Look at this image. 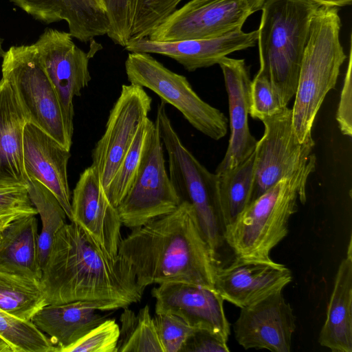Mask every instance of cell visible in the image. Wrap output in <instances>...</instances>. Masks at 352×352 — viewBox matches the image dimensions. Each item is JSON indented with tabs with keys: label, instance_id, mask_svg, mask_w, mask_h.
I'll return each instance as SVG.
<instances>
[{
	"label": "cell",
	"instance_id": "cell-26",
	"mask_svg": "<svg viewBox=\"0 0 352 352\" xmlns=\"http://www.w3.org/2000/svg\"><path fill=\"white\" fill-rule=\"evenodd\" d=\"M254 151L237 166L217 175L219 215L222 232L250 202L254 177Z\"/></svg>",
	"mask_w": 352,
	"mask_h": 352
},
{
	"label": "cell",
	"instance_id": "cell-31",
	"mask_svg": "<svg viewBox=\"0 0 352 352\" xmlns=\"http://www.w3.org/2000/svg\"><path fill=\"white\" fill-rule=\"evenodd\" d=\"M0 336L10 344L13 352H58L32 321L16 318L1 309Z\"/></svg>",
	"mask_w": 352,
	"mask_h": 352
},
{
	"label": "cell",
	"instance_id": "cell-11",
	"mask_svg": "<svg viewBox=\"0 0 352 352\" xmlns=\"http://www.w3.org/2000/svg\"><path fill=\"white\" fill-rule=\"evenodd\" d=\"M152 98L140 86L123 85L109 112L104 132L91 153L104 192L151 109Z\"/></svg>",
	"mask_w": 352,
	"mask_h": 352
},
{
	"label": "cell",
	"instance_id": "cell-38",
	"mask_svg": "<svg viewBox=\"0 0 352 352\" xmlns=\"http://www.w3.org/2000/svg\"><path fill=\"white\" fill-rule=\"evenodd\" d=\"M352 48L351 35L348 56L347 67L344 75L340 98L336 113V120L341 132L347 136L352 135Z\"/></svg>",
	"mask_w": 352,
	"mask_h": 352
},
{
	"label": "cell",
	"instance_id": "cell-42",
	"mask_svg": "<svg viewBox=\"0 0 352 352\" xmlns=\"http://www.w3.org/2000/svg\"><path fill=\"white\" fill-rule=\"evenodd\" d=\"M0 352H13L10 344L0 336Z\"/></svg>",
	"mask_w": 352,
	"mask_h": 352
},
{
	"label": "cell",
	"instance_id": "cell-40",
	"mask_svg": "<svg viewBox=\"0 0 352 352\" xmlns=\"http://www.w3.org/2000/svg\"><path fill=\"white\" fill-rule=\"evenodd\" d=\"M318 6L342 8L351 5L352 0H307Z\"/></svg>",
	"mask_w": 352,
	"mask_h": 352
},
{
	"label": "cell",
	"instance_id": "cell-19",
	"mask_svg": "<svg viewBox=\"0 0 352 352\" xmlns=\"http://www.w3.org/2000/svg\"><path fill=\"white\" fill-rule=\"evenodd\" d=\"M221 69L228 97L230 136L228 146L215 173L232 169L254 151L257 140L248 124L250 107V69L244 59L226 56L218 63Z\"/></svg>",
	"mask_w": 352,
	"mask_h": 352
},
{
	"label": "cell",
	"instance_id": "cell-39",
	"mask_svg": "<svg viewBox=\"0 0 352 352\" xmlns=\"http://www.w3.org/2000/svg\"><path fill=\"white\" fill-rule=\"evenodd\" d=\"M227 342L203 329L196 330L187 340L181 352H229Z\"/></svg>",
	"mask_w": 352,
	"mask_h": 352
},
{
	"label": "cell",
	"instance_id": "cell-1",
	"mask_svg": "<svg viewBox=\"0 0 352 352\" xmlns=\"http://www.w3.org/2000/svg\"><path fill=\"white\" fill-rule=\"evenodd\" d=\"M118 255L131 266L142 287L184 283L214 289L217 258L192 205L182 201L173 211L132 229Z\"/></svg>",
	"mask_w": 352,
	"mask_h": 352
},
{
	"label": "cell",
	"instance_id": "cell-25",
	"mask_svg": "<svg viewBox=\"0 0 352 352\" xmlns=\"http://www.w3.org/2000/svg\"><path fill=\"white\" fill-rule=\"evenodd\" d=\"M38 234L36 215L11 221L0 239V270L40 280Z\"/></svg>",
	"mask_w": 352,
	"mask_h": 352
},
{
	"label": "cell",
	"instance_id": "cell-45",
	"mask_svg": "<svg viewBox=\"0 0 352 352\" xmlns=\"http://www.w3.org/2000/svg\"></svg>",
	"mask_w": 352,
	"mask_h": 352
},
{
	"label": "cell",
	"instance_id": "cell-41",
	"mask_svg": "<svg viewBox=\"0 0 352 352\" xmlns=\"http://www.w3.org/2000/svg\"><path fill=\"white\" fill-rule=\"evenodd\" d=\"M265 0H248V4L253 12L261 10Z\"/></svg>",
	"mask_w": 352,
	"mask_h": 352
},
{
	"label": "cell",
	"instance_id": "cell-32",
	"mask_svg": "<svg viewBox=\"0 0 352 352\" xmlns=\"http://www.w3.org/2000/svg\"><path fill=\"white\" fill-rule=\"evenodd\" d=\"M183 0H135L130 40L146 38Z\"/></svg>",
	"mask_w": 352,
	"mask_h": 352
},
{
	"label": "cell",
	"instance_id": "cell-3",
	"mask_svg": "<svg viewBox=\"0 0 352 352\" xmlns=\"http://www.w3.org/2000/svg\"><path fill=\"white\" fill-rule=\"evenodd\" d=\"M318 6L307 0H265L257 30L258 71L268 77L282 104L294 96Z\"/></svg>",
	"mask_w": 352,
	"mask_h": 352
},
{
	"label": "cell",
	"instance_id": "cell-27",
	"mask_svg": "<svg viewBox=\"0 0 352 352\" xmlns=\"http://www.w3.org/2000/svg\"><path fill=\"white\" fill-rule=\"evenodd\" d=\"M47 305L40 280L0 270V309L23 321Z\"/></svg>",
	"mask_w": 352,
	"mask_h": 352
},
{
	"label": "cell",
	"instance_id": "cell-2",
	"mask_svg": "<svg viewBox=\"0 0 352 352\" xmlns=\"http://www.w3.org/2000/svg\"><path fill=\"white\" fill-rule=\"evenodd\" d=\"M40 284L47 305L105 300L127 307L145 289L123 258L109 255L74 222L56 234Z\"/></svg>",
	"mask_w": 352,
	"mask_h": 352
},
{
	"label": "cell",
	"instance_id": "cell-34",
	"mask_svg": "<svg viewBox=\"0 0 352 352\" xmlns=\"http://www.w3.org/2000/svg\"><path fill=\"white\" fill-rule=\"evenodd\" d=\"M285 107L270 80L258 71L250 86L251 117L261 120L278 113Z\"/></svg>",
	"mask_w": 352,
	"mask_h": 352
},
{
	"label": "cell",
	"instance_id": "cell-28",
	"mask_svg": "<svg viewBox=\"0 0 352 352\" xmlns=\"http://www.w3.org/2000/svg\"><path fill=\"white\" fill-rule=\"evenodd\" d=\"M30 198L40 215L41 230L38 234V258L42 270L49 255L54 239L66 223V213L55 195L43 184L29 179Z\"/></svg>",
	"mask_w": 352,
	"mask_h": 352
},
{
	"label": "cell",
	"instance_id": "cell-21",
	"mask_svg": "<svg viewBox=\"0 0 352 352\" xmlns=\"http://www.w3.org/2000/svg\"><path fill=\"white\" fill-rule=\"evenodd\" d=\"M125 307L120 302L105 300L47 305L33 317L32 322L50 339L58 352H62L107 319L98 311Z\"/></svg>",
	"mask_w": 352,
	"mask_h": 352
},
{
	"label": "cell",
	"instance_id": "cell-9",
	"mask_svg": "<svg viewBox=\"0 0 352 352\" xmlns=\"http://www.w3.org/2000/svg\"><path fill=\"white\" fill-rule=\"evenodd\" d=\"M264 133L254 149V177L250 204L270 187L316 162L312 139L300 142L292 125V110L285 107L261 120Z\"/></svg>",
	"mask_w": 352,
	"mask_h": 352
},
{
	"label": "cell",
	"instance_id": "cell-13",
	"mask_svg": "<svg viewBox=\"0 0 352 352\" xmlns=\"http://www.w3.org/2000/svg\"><path fill=\"white\" fill-rule=\"evenodd\" d=\"M41 62L58 96L71 135L74 132L73 99L90 82V54L79 48L69 32L47 28L34 43Z\"/></svg>",
	"mask_w": 352,
	"mask_h": 352
},
{
	"label": "cell",
	"instance_id": "cell-24",
	"mask_svg": "<svg viewBox=\"0 0 352 352\" xmlns=\"http://www.w3.org/2000/svg\"><path fill=\"white\" fill-rule=\"evenodd\" d=\"M318 342L333 352H352V241L336 275Z\"/></svg>",
	"mask_w": 352,
	"mask_h": 352
},
{
	"label": "cell",
	"instance_id": "cell-22",
	"mask_svg": "<svg viewBox=\"0 0 352 352\" xmlns=\"http://www.w3.org/2000/svg\"><path fill=\"white\" fill-rule=\"evenodd\" d=\"M45 23L65 21L69 33L82 43L107 34L110 24L103 0H10Z\"/></svg>",
	"mask_w": 352,
	"mask_h": 352
},
{
	"label": "cell",
	"instance_id": "cell-14",
	"mask_svg": "<svg viewBox=\"0 0 352 352\" xmlns=\"http://www.w3.org/2000/svg\"><path fill=\"white\" fill-rule=\"evenodd\" d=\"M296 328V316L282 291L241 308L234 324V336L245 349L289 352Z\"/></svg>",
	"mask_w": 352,
	"mask_h": 352
},
{
	"label": "cell",
	"instance_id": "cell-43",
	"mask_svg": "<svg viewBox=\"0 0 352 352\" xmlns=\"http://www.w3.org/2000/svg\"><path fill=\"white\" fill-rule=\"evenodd\" d=\"M16 218H7V219H5L3 220H1L0 221V239H1V234H2V232H3V230L4 229V228L11 221H12L13 219H14Z\"/></svg>",
	"mask_w": 352,
	"mask_h": 352
},
{
	"label": "cell",
	"instance_id": "cell-36",
	"mask_svg": "<svg viewBox=\"0 0 352 352\" xmlns=\"http://www.w3.org/2000/svg\"><path fill=\"white\" fill-rule=\"evenodd\" d=\"M109 20V38L124 47L131 39L135 0H103Z\"/></svg>",
	"mask_w": 352,
	"mask_h": 352
},
{
	"label": "cell",
	"instance_id": "cell-30",
	"mask_svg": "<svg viewBox=\"0 0 352 352\" xmlns=\"http://www.w3.org/2000/svg\"><path fill=\"white\" fill-rule=\"evenodd\" d=\"M155 122L147 118L139 130L105 193L115 206H118L129 191L136 175L140 160Z\"/></svg>",
	"mask_w": 352,
	"mask_h": 352
},
{
	"label": "cell",
	"instance_id": "cell-29",
	"mask_svg": "<svg viewBox=\"0 0 352 352\" xmlns=\"http://www.w3.org/2000/svg\"><path fill=\"white\" fill-rule=\"evenodd\" d=\"M117 352H164L148 305L138 315L124 308Z\"/></svg>",
	"mask_w": 352,
	"mask_h": 352
},
{
	"label": "cell",
	"instance_id": "cell-37",
	"mask_svg": "<svg viewBox=\"0 0 352 352\" xmlns=\"http://www.w3.org/2000/svg\"><path fill=\"white\" fill-rule=\"evenodd\" d=\"M37 214L28 188L18 186L0 187V221Z\"/></svg>",
	"mask_w": 352,
	"mask_h": 352
},
{
	"label": "cell",
	"instance_id": "cell-15",
	"mask_svg": "<svg viewBox=\"0 0 352 352\" xmlns=\"http://www.w3.org/2000/svg\"><path fill=\"white\" fill-rule=\"evenodd\" d=\"M71 222L77 224L111 256L118 254L122 240L117 207L108 199L96 169L91 165L80 175L71 201Z\"/></svg>",
	"mask_w": 352,
	"mask_h": 352
},
{
	"label": "cell",
	"instance_id": "cell-23",
	"mask_svg": "<svg viewBox=\"0 0 352 352\" xmlns=\"http://www.w3.org/2000/svg\"><path fill=\"white\" fill-rule=\"evenodd\" d=\"M28 121L10 82L0 80V187L24 186L23 131Z\"/></svg>",
	"mask_w": 352,
	"mask_h": 352
},
{
	"label": "cell",
	"instance_id": "cell-7",
	"mask_svg": "<svg viewBox=\"0 0 352 352\" xmlns=\"http://www.w3.org/2000/svg\"><path fill=\"white\" fill-rule=\"evenodd\" d=\"M2 57V78L11 85L28 122L70 150L72 135L35 45L12 46Z\"/></svg>",
	"mask_w": 352,
	"mask_h": 352
},
{
	"label": "cell",
	"instance_id": "cell-5",
	"mask_svg": "<svg viewBox=\"0 0 352 352\" xmlns=\"http://www.w3.org/2000/svg\"><path fill=\"white\" fill-rule=\"evenodd\" d=\"M341 27L338 8L319 6L312 18L292 108L293 129L300 142L312 139L316 116L347 58L340 38Z\"/></svg>",
	"mask_w": 352,
	"mask_h": 352
},
{
	"label": "cell",
	"instance_id": "cell-12",
	"mask_svg": "<svg viewBox=\"0 0 352 352\" xmlns=\"http://www.w3.org/2000/svg\"><path fill=\"white\" fill-rule=\"evenodd\" d=\"M253 13L248 0H190L165 18L147 38L157 41L216 38L242 29Z\"/></svg>",
	"mask_w": 352,
	"mask_h": 352
},
{
	"label": "cell",
	"instance_id": "cell-16",
	"mask_svg": "<svg viewBox=\"0 0 352 352\" xmlns=\"http://www.w3.org/2000/svg\"><path fill=\"white\" fill-rule=\"evenodd\" d=\"M292 280L290 270L283 264L235 256L228 265L217 264L214 288L224 300L243 308L282 291Z\"/></svg>",
	"mask_w": 352,
	"mask_h": 352
},
{
	"label": "cell",
	"instance_id": "cell-44",
	"mask_svg": "<svg viewBox=\"0 0 352 352\" xmlns=\"http://www.w3.org/2000/svg\"><path fill=\"white\" fill-rule=\"evenodd\" d=\"M3 54H4V52H3V47H2V39L0 37V57L3 56Z\"/></svg>",
	"mask_w": 352,
	"mask_h": 352
},
{
	"label": "cell",
	"instance_id": "cell-4",
	"mask_svg": "<svg viewBox=\"0 0 352 352\" xmlns=\"http://www.w3.org/2000/svg\"><path fill=\"white\" fill-rule=\"evenodd\" d=\"M316 162L283 178L251 202L223 232L224 242L236 257L271 261L270 253L288 233L298 201H306V184Z\"/></svg>",
	"mask_w": 352,
	"mask_h": 352
},
{
	"label": "cell",
	"instance_id": "cell-10",
	"mask_svg": "<svg viewBox=\"0 0 352 352\" xmlns=\"http://www.w3.org/2000/svg\"><path fill=\"white\" fill-rule=\"evenodd\" d=\"M180 203L166 169L163 143L155 126L134 180L117 209L122 225L134 229L173 211Z\"/></svg>",
	"mask_w": 352,
	"mask_h": 352
},
{
	"label": "cell",
	"instance_id": "cell-17",
	"mask_svg": "<svg viewBox=\"0 0 352 352\" xmlns=\"http://www.w3.org/2000/svg\"><path fill=\"white\" fill-rule=\"evenodd\" d=\"M155 314L168 312L196 329L208 331L228 342L230 324L223 299L214 290L184 283H164L154 287Z\"/></svg>",
	"mask_w": 352,
	"mask_h": 352
},
{
	"label": "cell",
	"instance_id": "cell-20",
	"mask_svg": "<svg viewBox=\"0 0 352 352\" xmlns=\"http://www.w3.org/2000/svg\"><path fill=\"white\" fill-rule=\"evenodd\" d=\"M70 156V150L38 127L27 122L23 131V164L26 175L29 179L39 182L55 195L69 220L72 197L67 164Z\"/></svg>",
	"mask_w": 352,
	"mask_h": 352
},
{
	"label": "cell",
	"instance_id": "cell-33",
	"mask_svg": "<svg viewBox=\"0 0 352 352\" xmlns=\"http://www.w3.org/2000/svg\"><path fill=\"white\" fill-rule=\"evenodd\" d=\"M120 329L114 319H106L62 352H117Z\"/></svg>",
	"mask_w": 352,
	"mask_h": 352
},
{
	"label": "cell",
	"instance_id": "cell-6",
	"mask_svg": "<svg viewBox=\"0 0 352 352\" xmlns=\"http://www.w3.org/2000/svg\"><path fill=\"white\" fill-rule=\"evenodd\" d=\"M157 107L155 126L168 157V175L181 202L193 207L202 232L214 254L224 243L219 221L217 175L210 172L182 143L166 111Z\"/></svg>",
	"mask_w": 352,
	"mask_h": 352
},
{
	"label": "cell",
	"instance_id": "cell-18",
	"mask_svg": "<svg viewBox=\"0 0 352 352\" xmlns=\"http://www.w3.org/2000/svg\"><path fill=\"white\" fill-rule=\"evenodd\" d=\"M257 30L239 29L223 36L205 39L157 41L148 38L130 40L124 47L129 52L157 54L170 57L188 72L218 64L228 54L255 46Z\"/></svg>",
	"mask_w": 352,
	"mask_h": 352
},
{
	"label": "cell",
	"instance_id": "cell-35",
	"mask_svg": "<svg viewBox=\"0 0 352 352\" xmlns=\"http://www.w3.org/2000/svg\"><path fill=\"white\" fill-rule=\"evenodd\" d=\"M153 318L164 352H181L187 340L197 330L171 313L155 314Z\"/></svg>",
	"mask_w": 352,
	"mask_h": 352
},
{
	"label": "cell",
	"instance_id": "cell-8",
	"mask_svg": "<svg viewBox=\"0 0 352 352\" xmlns=\"http://www.w3.org/2000/svg\"><path fill=\"white\" fill-rule=\"evenodd\" d=\"M124 66L131 84L151 90L162 102L175 107L195 129L214 140L226 135L228 118L204 101L185 76L166 68L148 53L129 52Z\"/></svg>",
	"mask_w": 352,
	"mask_h": 352
}]
</instances>
